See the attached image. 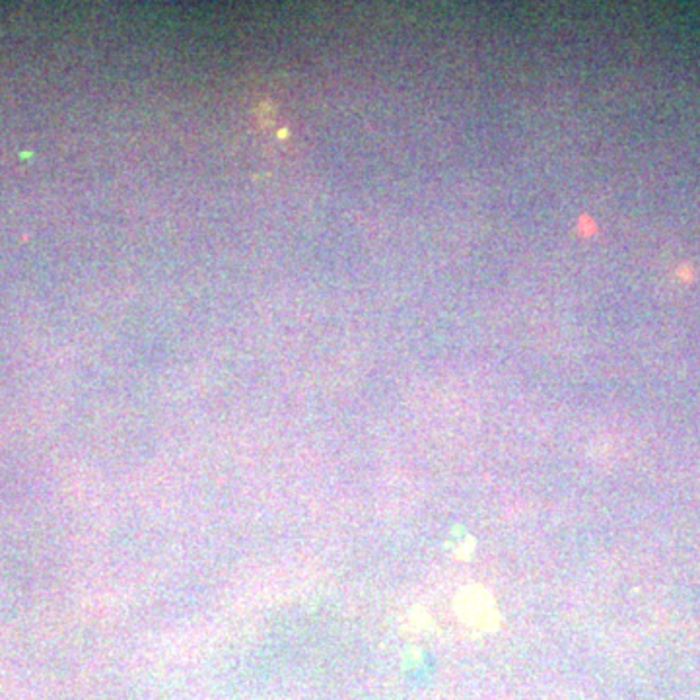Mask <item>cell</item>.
Listing matches in <instances>:
<instances>
[{
  "instance_id": "cell-1",
  "label": "cell",
  "mask_w": 700,
  "mask_h": 700,
  "mask_svg": "<svg viewBox=\"0 0 700 700\" xmlns=\"http://www.w3.org/2000/svg\"><path fill=\"white\" fill-rule=\"evenodd\" d=\"M455 611L459 621L463 622L469 631L473 632H490L498 626V609L494 597L483 586H469L461 590L457 595Z\"/></svg>"
}]
</instances>
